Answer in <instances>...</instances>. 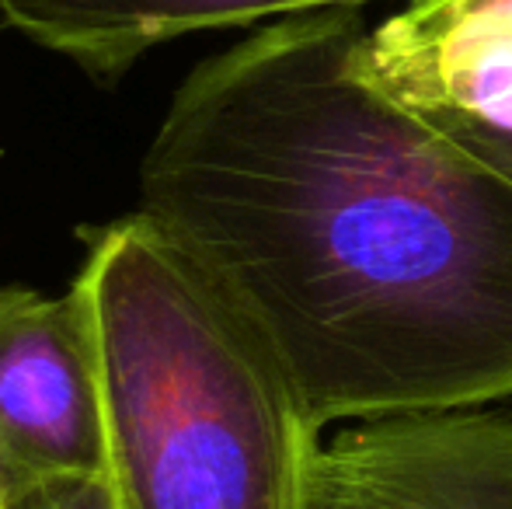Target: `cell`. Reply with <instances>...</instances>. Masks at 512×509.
Instances as JSON below:
<instances>
[{
    "instance_id": "cell-1",
    "label": "cell",
    "mask_w": 512,
    "mask_h": 509,
    "mask_svg": "<svg viewBox=\"0 0 512 509\" xmlns=\"http://www.w3.org/2000/svg\"><path fill=\"white\" fill-rule=\"evenodd\" d=\"M140 213L321 429L512 398V178L384 88L359 11L199 63L143 154Z\"/></svg>"
},
{
    "instance_id": "cell-2",
    "label": "cell",
    "mask_w": 512,
    "mask_h": 509,
    "mask_svg": "<svg viewBox=\"0 0 512 509\" xmlns=\"http://www.w3.org/2000/svg\"><path fill=\"white\" fill-rule=\"evenodd\" d=\"M84 245L119 509H314L321 426L255 328L147 213Z\"/></svg>"
},
{
    "instance_id": "cell-3",
    "label": "cell",
    "mask_w": 512,
    "mask_h": 509,
    "mask_svg": "<svg viewBox=\"0 0 512 509\" xmlns=\"http://www.w3.org/2000/svg\"><path fill=\"white\" fill-rule=\"evenodd\" d=\"M105 471L102 381L81 297L0 286V499Z\"/></svg>"
},
{
    "instance_id": "cell-4",
    "label": "cell",
    "mask_w": 512,
    "mask_h": 509,
    "mask_svg": "<svg viewBox=\"0 0 512 509\" xmlns=\"http://www.w3.org/2000/svg\"><path fill=\"white\" fill-rule=\"evenodd\" d=\"M314 509H512V412L356 422L321 443Z\"/></svg>"
},
{
    "instance_id": "cell-5",
    "label": "cell",
    "mask_w": 512,
    "mask_h": 509,
    "mask_svg": "<svg viewBox=\"0 0 512 509\" xmlns=\"http://www.w3.org/2000/svg\"><path fill=\"white\" fill-rule=\"evenodd\" d=\"M363 4L373 0H0V18L95 81L115 84L143 53L182 35Z\"/></svg>"
},
{
    "instance_id": "cell-6",
    "label": "cell",
    "mask_w": 512,
    "mask_h": 509,
    "mask_svg": "<svg viewBox=\"0 0 512 509\" xmlns=\"http://www.w3.org/2000/svg\"><path fill=\"white\" fill-rule=\"evenodd\" d=\"M432 126L443 129L450 140H457L464 150L492 164L512 178V105H495V109H450V112H422Z\"/></svg>"
},
{
    "instance_id": "cell-7",
    "label": "cell",
    "mask_w": 512,
    "mask_h": 509,
    "mask_svg": "<svg viewBox=\"0 0 512 509\" xmlns=\"http://www.w3.org/2000/svg\"><path fill=\"white\" fill-rule=\"evenodd\" d=\"M0 509H119L105 475H70L0 499Z\"/></svg>"
},
{
    "instance_id": "cell-8",
    "label": "cell",
    "mask_w": 512,
    "mask_h": 509,
    "mask_svg": "<svg viewBox=\"0 0 512 509\" xmlns=\"http://www.w3.org/2000/svg\"><path fill=\"white\" fill-rule=\"evenodd\" d=\"M408 11L432 25L492 28L512 35V0H415Z\"/></svg>"
}]
</instances>
